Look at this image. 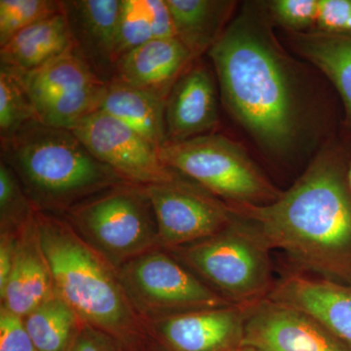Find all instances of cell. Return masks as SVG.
Here are the masks:
<instances>
[{
  "label": "cell",
  "instance_id": "cell-1",
  "mask_svg": "<svg viewBox=\"0 0 351 351\" xmlns=\"http://www.w3.org/2000/svg\"><path fill=\"white\" fill-rule=\"evenodd\" d=\"M228 207L302 274L351 287V189L338 154H319L271 204Z\"/></svg>",
  "mask_w": 351,
  "mask_h": 351
},
{
  "label": "cell",
  "instance_id": "cell-2",
  "mask_svg": "<svg viewBox=\"0 0 351 351\" xmlns=\"http://www.w3.org/2000/svg\"><path fill=\"white\" fill-rule=\"evenodd\" d=\"M208 54L230 114L263 149L288 152L299 135V104L287 62L267 25L244 11Z\"/></svg>",
  "mask_w": 351,
  "mask_h": 351
},
{
  "label": "cell",
  "instance_id": "cell-3",
  "mask_svg": "<svg viewBox=\"0 0 351 351\" xmlns=\"http://www.w3.org/2000/svg\"><path fill=\"white\" fill-rule=\"evenodd\" d=\"M1 160L17 176L36 211L63 216L105 189L130 184L101 162L75 133L34 120L1 141Z\"/></svg>",
  "mask_w": 351,
  "mask_h": 351
},
{
  "label": "cell",
  "instance_id": "cell-4",
  "mask_svg": "<svg viewBox=\"0 0 351 351\" xmlns=\"http://www.w3.org/2000/svg\"><path fill=\"white\" fill-rule=\"evenodd\" d=\"M36 226L55 290L80 319L129 350L145 343V325L115 269L85 243L62 216L36 211Z\"/></svg>",
  "mask_w": 351,
  "mask_h": 351
},
{
  "label": "cell",
  "instance_id": "cell-5",
  "mask_svg": "<svg viewBox=\"0 0 351 351\" xmlns=\"http://www.w3.org/2000/svg\"><path fill=\"white\" fill-rule=\"evenodd\" d=\"M233 215L232 223L213 237L168 252L226 301L257 304L276 284L271 249L246 221Z\"/></svg>",
  "mask_w": 351,
  "mask_h": 351
},
{
  "label": "cell",
  "instance_id": "cell-6",
  "mask_svg": "<svg viewBox=\"0 0 351 351\" xmlns=\"http://www.w3.org/2000/svg\"><path fill=\"white\" fill-rule=\"evenodd\" d=\"M62 217L115 270L160 248L156 214L143 186L123 184L105 189Z\"/></svg>",
  "mask_w": 351,
  "mask_h": 351
},
{
  "label": "cell",
  "instance_id": "cell-7",
  "mask_svg": "<svg viewBox=\"0 0 351 351\" xmlns=\"http://www.w3.org/2000/svg\"><path fill=\"white\" fill-rule=\"evenodd\" d=\"M159 154L168 167L228 206H263L271 204L283 193L263 174L241 145L219 134L168 142Z\"/></svg>",
  "mask_w": 351,
  "mask_h": 351
},
{
  "label": "cell",
  "instance_id": "cell-8",
  "mask_svg": "<svg viewBox=\"0 0 351 351\" xmlns=\"http://www.w3.org/2000/svg\"><path fill=\"white\" fill-rule=\"evenodd\" d=\"M115 272L127 299L144 323L233 304L164 249L143 254Z\"/></svg>",
  "mask_w": 351,
  "mask_h": 351
},
{
  "label": "cell",
  "instance_id": "cell-9",
  "mask_svg": "<svg viewBox=\"0 0 351 351\" xmlns=\"http://www.w3.org/2000/svg\"><path fill=\"white\" fill-rule=\"evenodd\" d=\"M15 73L29 95L38 121L68 130L100 110L108 84L75 47L36 71Z\"/></svg>",
  "mask_w": 351,
  "mask_h": 351
},
{
  "label": "cell",
  "instance_id": "cell-10",
  "mask_svg": "<svg viewBox=\"0 0 351 351\" xmlns=\"http://www.w3.org/2000/svg\"><path fill=\"white\" fill-rule=\"evenodd\" d=\"M144 188L156 214L159 246L164 250L213 237L234 217L228 204L181 174L173 181Z\"/></svg>",
  "mask_w": 351,
  "mask_h": 351
},
{
  "label": "cell",
  "instance_id": "cell-11",
  "mask_svg": "<svg viewBox=\"0 0 351 351\" xmlns=\"http://www.w3.org/2000/svg\"><path fill=\"white\" fill-rule=\"evenodd\" d=\"M71 131L97 159L130 184H162L180 175L163 162L157 147L101 110L90 114Z\"/></svg>",
  "mask_w": 351,
  "mask_h": 351
},
{
  "label": "cell",
  "instance_id": "cell-12",
  "mask_svg": "<svg viewBox=\"0 0 351 351\" xmlns=\"http://www.w3.org/2000/svg\"><path fill=\"white\" fill-rule=\"evenodd\" d=\"M255 306L232 304L147 321L145 343L156 351H233L243 343Z\"/></svg>",
  "mask_w": 351,
  "mask_h": 351
},
{
  "label": "cell",
  "instance_id": "cell-13",
  "mask_svg": "<svg viewBox=\"0 0 351 351\" xmlns=\"http://www.w3.org/2000/svg\"><path fill=\"white\" fill-rule=\"evenodd\" d=\"M242 346L260 351H351L308 313L267 299L252 311Z\"/></svg>",
  "mask_w": 351,
  "mask_h": 351
},
{
  "label": "cell",
  "instance_id": "cell-14",
  "mask_svg": "<svg viewBox=\"0 0 351 351\" xmlns=\"http://www.w3.org/2000/svg\"><path fill=\"white\" fill-rule=\"evenodd\" d=\"M168 142L215 133L219 123L216 82L206 64L196 60L175 83L165 105Z\"/></svg>",
  "mask_w": 351,
  "mask_h": 351
},
{
  "label": "cell",
  "instance_id": "cell-15",
  "mask_svg": "<svg viewBox=\"0 0 351 351\" xmlns=\"http://www.w3.org/2000/svg\"><path fill=\"white\" fill-rule=\"evenodd\" d=\"M122 0H63L76 52L104 82L113 80Z\"/></svg>",
  "mask_w": 351,
  "mask_h": 351
},
{
  "label": "cell",
  "instance_id": "cell-16",
  "mask_svg": "<svg viewBox=\"0 0 351 351\" xmlns=\"http://www.w3.org/2000/svg\"><path fill=\"white\" fill-rule=\"evenodd\" d=\"M267 299L313 316L351 348V287L302 272L276 281Z\"/></svg>",
  "mask_w": 351,
  "mask_h": 351
},
{
  "label": "cell",
  "instance_id": "cell-17",
  "mask_svg": "<svg viewBox=\"0 0 351 351\" xmlns=\"http://www.w3.org/2000/svg\"><path fill=\"white\" fill-rule=\"evenodd\" d=\"M196 60L177 38L154 39L120 57L112 80L166 101L175 83Z\"/></svg>",
  "mask_w": 351,
  "mask_h": 351
},
{
  "label": "cell",
  "instance_id": "cell-18",
  "mask_svg": "<svg viewBox=\"0 0 351 351\" xmlns=\"http://www.w3.org/2000/svg\"><path fill=\"white\" fill-rule=\"evenodd\" d=\"M55 294L54 281L39 242L34 215L18 237L12 269L5 286L0 290V306L24 318Z\"/></svg>",
  "mask_w": 351,
  "mask_h": 351
},
{
  "label": "cell",
  "instance_id": "cell-19",
  "mask_svg": "<svg viewBox=\"0 0 351 351\" xmlns=\"http://www.w3.org/2000/svg\"><path fill=\"white\" fill-rule=\"evenodd\" d=\"M73 43L63 13L29 25L0 47V64L20 73L36 71L68 51Z\"/></svg>",
  "mask_w": 351,
  "mask_h": 351
},
{
  "label": "cell",
  "instance_id": "cell-20",
  "mask_svg": "<svg viewBox=\"0 0 351 351\" xmlns=\"http://www.w3.org/2000/svg\"><path fill=\"white\" fill-rule=\"evenodd\" d=\"M165 105V101L112 80L108 84L99 110L125 124L160 149L168 143Z\"/></svg>",
  "mask_w": 351,
  "mask_h": 351
},
{
  "label": "cell",
  "instance_id": "cell-21",
  "mask_svg": "<svg viewBox=\"0 0 351 351\" xmlns=\"http://www.w3.org/2000/svg\"><path fill=\"white\" fill-rule=\"evenodd\" d=\"M176 38L196 59L209 52L226 31L233 2L218 0H166Z\"/></svg>",
  "mask_w": 351,
  "mask_h": 351
},
{
  "label": "cell",
  "instance_id": "cell-22",
  "mask_svg": "<svg viewBox=\"0 0 351 351\" xmlns=\"http://www.w3.org/2000/svg\"><path fill=\"white\" fill-rule=\"evenodd\" d=\"M176 38L166 0H122L117 27V63L126 53L154 39Z\"/></svg>",
  "mask_w": 351,
  "mask_h": 351
},
{
  "label": "cell",
  "instance_id": "cell-23",
  "mask_svg": "<svg viewBox=\"0 0 351 351\" xmlns=\"http://www.w3.org/2000/svg\"><path fill=\"white\" fill-rule=\"evenodd\" d=\"M295 47L338 89L351 123V34L297 32Z\"/></svg>",
  "mask_w": 351,
  "mask_h": 351
},
{
  "label": "cell",
  "instance_id": "cell-24",
  "mask_svg": "<svg viewBox=\"0 0 351 351\" xmlns=\"http://www.w3.org/2000/svg\"><path fill=\"white\" fill-rule=\"evenodd\" d=\"M23 321L36 350L64 351L82 320L56 293Z\"/></svg>",
  "mask_w": 351,
  "mask_h": 351
},
{
  "label": "cell",
  "instance_id": "cell-25",
  "mask_svg": "<svg viewBox=\"0 0 351 351\" xmlns=\"http://www.w3.org/2000/svg\"><path fill=\"white\" fill-rule=\"evenodd\" d=\"M34 120L36 110L19 75L0 64V141L12 138Z\"/></svg>",
  "mask_w": 351,
  "mask_h": 351
},
{
  "label": "cell",
  "instance_id": "cell-26",
  "mask_svg": "<svg viewBox=\"0 0 351 351\" xmlns=\"http://www.w3.org/2000/svg\"><path fill=\"white\" fill-rule=\"evenodd\" d=\"M36 212L17 176L0 160V232H22Z\"/></svg>",
  "mask_w": 351,
  "mask_h": 351
},
{
  "label": "cell",
  "instance_id": "cell-27",
  "mask_svg": "<svg viewBox=\"0 0 351 351\" xmlns=\"http://www.w3.org/2000/svg\"><path fill=\"white\" fill-rule=\"evenodd\" d=\"M63 13V0H0V47L39 21Z\"/></svg>",
  "mask_w": 351,
  "mask_h": 351
},
{
  "label": "cell",
  "instance_id": "cell-28",
  "mask_svg": "<svg viewBox=\"0 0 351 351\" xmlns=\"http://www.w3.org/2000/svg\"><path fill=\"white\" fill-rule=\"evenodd\" d=\"M269 7L277 23L301 32L317 23L319 0H274Z\"/></svg>",
  "mask_w": 351,
  "mask_h": 351
},
{
  "label": "cell",
  "instance_id": "cell-29",
  "mask_svg": "<svg viewBox=\"0 0 351 351\" xmlns=\"http://www.w3.org/2000/svg\"><path fill=\"white\" fill-rule=\"evenodd\" d=\"M64 351H129V348L108 332L82 321Z\"/></svg>",
  "mask_w": 351,
  "mask_h": 351
},
{
  "label": "cell",
  "instance_id": "cell-30",
  "mask_svg": "<svg viewBox=\"0 0 351 351\" xmlns=\"http://www.w3.org/2000/svg\"><path fill=\"white\" fill-rule=\"evenodd\" d=\"M0 351H38L23 318L0 306Z\"/></svg>",
  "mask_w": 351,
  "mask_h": 351
},
{
  "label": "cell",
  "instance_id": "cell-31",
  "mask_svg": "<svg viewBox=\"0 0 351 351\" xmlns=\"http://www.w3.org/2000/svg\"><path fill=\"white\" fill-rule=\"evenodd\" d=\"M318 32L351 34V0H319Z\"/></svg>",
  "mask_w": 351,
  "mask_h": 351
},
{
  "label": "cell",
  "instance_id": "cell-32",
  "mask_svg": "<svg viewBox=\"0 0 351 351\" xmlns=\"http://www.w3.org/2000/svg\"><path fill=\"white\" fill-rule=\"evenodd\" d=\"M19 233L0 232V290L4 288L10 276Z\"/></svg>",
  "mask_w": 351,
  "mask_h": 351
},
{
  "label": "cell",
  "instance_id": "cell-33",
  "mask_svg": "<svg viewBox=\"0 0 351 351\" xmlns=\"http://www.w3.org/2000/svg\"><path fill=\"white\" fill-rule=\"evenodd\" d=\"M129 351H156L152 350V348H149L144 343V345L138 346V348H132V350H129Z\"/></svg>",
  "mask_w": 351,
  "mask_h": 351
},
{
  "label": "cell",
  "instance_id": "cell-34",
  "mask_svg": "<svg viewBox=\"0 0 351 351\" xmlns=\"http://www.w3.org/2000/svg\"><path fill=\"white\" fill-rule=\"evenodd\" d=\"M233 351H260V350H256V348H251V346H239V348H237V350H234Z\"/></svg>",
  "mask_w": 351,
  "mask_h": 351
},
{
  "label": "cell",
  "instance_id": "cell-35",
  "mask_svg": "<svg viewBox=\"0 0 351 351\" xmlns=\"http://www.w3.org/2000/svg\"><path fill=\"white\" fill-rule=\"evenodd\" d=\"M348 184H350V188L351 189V160L350 164L348 166Z\"/></svg>",
  "mask_w": 351,
  "mask_h": 351
}]
</instances>
